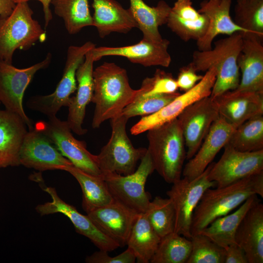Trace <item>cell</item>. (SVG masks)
Instances as JSON below:
<instances>
[{
	"label": "cell",
	"instance_id": "obj_11",
	"mask_svg": "<svg viewBox=\"0 0 263 263\" xmlns=\"http://www.w3.org/2000/svg\"><path fill=\"white\" fill-rule=\"evenodd\" d=\"M51 59V54L48 53L42 61L21 69L16 68L12 64L0 62V102L6 110L19 115L29 130L34 126L23 109L24 94L35 74L46 68Z\"/></svg>",
	"mask_w": 263,
	"mask_h": 263
},
{
	"label": "cell",
	"instance_id": "obj_2",
	"mask_svg": "<svg viewBox=\"0 0 263 263\" xmlns=\"http://www.w3.org/2000/svg\"><path fill=\"white\" fill-rule=\"evenodd\" d=\"M253 195L263 198V172L225 187L207 189L193 212L191 235L198 234L216 219L229 213Z\"/></svg>",
	"mask_w": 263,
	"mask_h": 263
},
{
	"label": "cell",
	"instance_id": "obj_38",
	"mask_svg": "<svg viewBox=\"0 0 263 263\" xmlns=\"http://www.w3.org/2000/svg\"><path fill=\"white\" fill-rule=\"evenodd\" d=\"M180 93L143 96L139 89L132 102L127 105L122 113L129 119L137 116L153 114L172 101Z\"/></svg>",
	"mask_w": 263,
	"mask_h": 263
},
{
	"label": "cell",
	"instance_id": "obj_9",
	"mask_svg": "<svg viewBox=\"0 0 263 263\" xmlns=\"http://www.w3.org/2000/svg\"><path fill=\"white\" fill-rule=\"evenodd\" d=\"M140 161L138 168L131 174L123 175L111 172L102 175L114 199L138 213H145L150 202L145 184L154 168L147 150Z\"/></svg>",
	"mask_w": 263,
	"mask_h": 263
},
{
	"label": "cell",
	"instance_id": "obj_16",
	"mask_svg": "<svg viewBox=\"0 0 263 263\" xmlns=\"http://www.w3.org/2000/svg\"><path fill=\"white\" fill-rule=\"evenodd\" d=\"M44 190L52 198V201L38 205L37 211L41 216L60 213L67 216L73 224L76 231L88 239L99 250L113 251L119 245L102 232L89 216L79 212L73 206L62 200L54 188L47 187Z\"/></svg>",
	"mask_w": 263,
	"mask_h": 263
},
{
	"label": "cell",
	"instance_id": "obj_13",
	"mask_svg": "<svg viewBox=\"0 0 263 263\" xmlns=\"http://www.w3.org/2000/svg\"><path fill=\"white\" fill-rule=\"evenodd\" d=\"M220 116L214 100L207 96L192 103L179 115L186 148V159L197 151L211 125Z\"/></svg>",
	"mask_w": 263,
	"mask_h": 263
},
{
	"label": "cell",
	"instance_id": "obj_25",
	"mask_svg": "<svg viewBox=\"0 0 263 263\" xmlns=\"http://www.w3.org/2000/svg\"><path fill=\"white\" fill-rule=\"evenodd\" d=\"M235 243L244 251L248 263H263V204L252 206L241 221Z\"/></svg>",
	"mask_w": 263,
	"mask_h": 263
},
{
	"label": "cell",
	"instance_id": "obj_39",
	"mask_svg": "<svg viewBox=\"0 0 263 263\" xmlns=\"http://www.w3.org/2000/svg\"><path fill=\"white\" fill-rule=\"evenodd\" d=\"M178 89L176 79L172 74L157 69L151 77H146L142 83L140 92L143 96L172 94Z\"/></svg>",
	"mask_w": 263,
	"mask_h": 263
},
{
	"label": "cell",
	"instance_id": "obj_21",
	"mask_svg": "<svg viewBox=\"0 0 263 263\" xmlns=\"http://www.w3.org/2000/svg\"><path fill=\"white\" fill-rule=\"evenodd\" d=\"M93 49L86 54L84 61L76 71V94L71 97L68 106L67 121L72 131L78 135H84L87 132L86 129L83 128L82 124L87 106L91 102L94 92L93 66L94 59L92 51Z\"/></svg>",
	"mask_w": 263,
	"mask_h": 263
},
{
	"label": "cell",
	"instance_id": "obj_27",
	"mask_svg": "<svg viewBox=\"0 0 263 263\" xmlns=\"http://www.w3.org/2000/svg\"><path fill=\"white\" fill-rule=\"evenodd\" d=\"M93 26L101 38L113 32L127 33L137 24L129 9L115 0H92Z\"/></svg>",
	"mask_w": 263,
	"mask_h": 263
},
{
	"label": "cell",
	"instance_id": "obj_14",
	"mask_svg": "<svg viewBox=\"0 0 263 263\" xmlns=\"http://www.w3.org/2000/svg\"><path fill=\"white\" fill-rule=\"evenodd\" d=\"M216 72L214 68H210L192 89L183 94H179L157 112L142 116L131 128V134L137 135L171 121L177 118L183 110L192 103L210 96L215 81Z\"/></svg>",
	"mask_w": 263,
	"mask_h": 263
},
{
	"label": "cell",
	"instance_id": "obj_24",
	"mask_svg": "<svg viewBox=\"0 0 263 263\" xmlns=\"http://www.w3.org/2000/svg\"><path fill=\"white\" fill-rule=\"evenodd\" d=\"M27 128L19 115L0 109V168L20 165L19 151Z\"/></svg>",
	"mask_w": 263,
	"mask_h": 263
},
{
	"label": "cell",
	"instance_id": "obj_3",
	"mask_svg": "<svg viewBox=\"0 0 263 263\" xmlns=\"http://www.w3.org/2000/svg\"><path fill=\"white\" fill-rule=\"evenodd\" d=\"M243 32H236L214 42L208 50L195 51L188 64L197 72L216 70V79L210 97L214 98L223 93L236 89L240 80L238 56L243 44Z\"/></svg>",
	"mask_w": 263,
	"mask_h": 263
},
{
	"label": "cell",
	"instance_id": "obj_22",
	"mask_svg": "<svg viewBox=\"0 0 263 263\" xmlns=\"http://www.w3.org/2000/svg\"><path fill=\"white\" fill-rule=\"evenodd\" d=\"M235 129L219 116L211 125L197 151L183 168V177L191 180L202 174L227 143Z\"/></svg>",
	"mask_w": 263,
	"mask_h": 263
},
{
	"label": "cell",
	"instance_id": "obj_8",
	"mask_svg": "<svg viewBox=\"0 0 263 263\" xmlns=\"http://www.w3.org/2000/svg\"><path fill=\"white\" fill-rule=\"evenodd\" d=\"M211 164L193 179L181 178L173 183L171 188L167 192L175 211L174 232L190 240L192 237L190 228L193 212L205 191L209 188L216 187V183L208 178Z\"/></svg>",
	"mask_w": 263,
	"mask_h": 263
},
{
	"label": "cell",
	"instance_id": "obj_29",
	"mask_svg": "<svg viewBox=\"0 0 263 263\" xmlns=\"http://www.w3.org/2000/svg\"><path fill=\"white\" fill-rule=\"evenodd\" d=\"M257 195L245 200L238 208L214 220L198 233L204 235L225 248L235 243V234L239 225L249 209L258 202Z\"/></svg>",
	"mask_w": 263,
	"mask_h": 263
},
{
	"label": "cell",
	"instance_id": "obj_35",
	"mask_svg": "<svg viewBox=\"0 0 263 263\" xmlns=\"http://www.w3.org/2000/svg\"><path fill=\"white\" fill-rule=\"evenodd\" d=\"M151 226L161 238L174 231L175 211L169 198L156 196L144 213Z\"/></svg>",
	"mask_w": 263,
	"mask_h": 263
},
{
	"label": "cell",
	"instance_id": "obj_30",
	"mask_svg": "<svg viewBox=\"0 0 263 263\" xmlns=\"http://www.w3.org/2000/svg\"><path fill=\"white\" fill-rule=\"evenodd\" d=\"M62 170L70 173L80 185L82 191V206L87 213L114 200L103 175H91L73 165L65 167Z\"/></svg>",
	"mask_w": 263,
	"mask_h": 263
},
{
	"label": "cell",
	"instance_id": "obj_31",
	"mask_svg": "<svg viewBox=\"0 0 263 263\" xmlns=\"http://www.w3.org/2000/svg\"><path fill=\"white\" fill-rule=\"evenodd\" d=\"M161 238L154 231L144 213H138L128 239V248L139 263H149L154 254Z\"/></svg>",
	"mask_w": 263,
	"mask_h": 263
},
{
	"label": "cell",
	"instance_id": "obj_20",
	"mask_svg": "<svg viewBox=\"0 0 263 263\" xmlns=\"http://www.w3.org/2000/svg\"><path fill=\"white\" fill-rule=\"evenodd\" d=\"M219 114L236 128L248 119L263 114V93L229 91L213 98Z\"/></svg>",
	"mask_w": 263,
	"mask_h": 263
},
{
	"label": "cell",
	"instance_id": "obj_18",
	"mask_svg": "<svg viewBox=\"0 0 263 263\" xmlns=\"http://www.w3.org/2000/svg\"><path fill=\"white\" fill-rule=\"evenodd\" d=\"M138 213L114 198L111 203L87 215L102 232L123 247Z\"/></svg>",
	"mask_w": 263,
	"mask_h": 263
},
{
	"label": "cell",
	"instance_id": "obj_15",
	"mask_svg": "<svg viewBox=\"0 0 263 263\" xmlns=\"http://www.w3.org/2000/svg\"><path fill=\"white\" fill-rule=\"evenodd\" d=\"M19 163L40 171L62 170L73 165L48 136L34 127L29 130L24 139L19 151Z\"/></svg>",
	"mask_w": 263,
	"mask_h": 263
},
{
	"label": "cell",
	"instance_id": "obj_23",
	"mask_svg": "<svg viewBox=\"0 0 263 263\" xmlns=\"http://www.w3.org/2000/svg\"><path fill=\"white\" fill-rule=\"evenodd\" d=\"M232 0H204L198 10L208 20L207 30L203 37L196 41L198 50L212 48L214 39L219 35H231L236 32H248L239 26L232 19L230 7Z\"/></svg>",
	"mask_w": 263,
	"mask_h": 263
},
{
	"label": "cell",
	"instance_id": "obj_26",
	"mask_svg": "<svg viewBox=\"0 0 263 263\" xmlns=\"http://www.w3.org/2000/svg\"><path fill=\"white\" fill-rule=\"evenodd\" d=\"M168 27L182 40H198L205 34L207 17L196 10L191 0H176L167 19Z\"/></svg>",
	"mask_w": 263,
	"mask_h": 263
},
{
	"label": "cell",
	"instance_id": "obj_34",
	"mask_svg": "<svg viewBox=\"0 0 263 263\" xmlns=\"http://www.w3.org/2000/svg\"><path fill=\"white\" fill-rule=\"evenodd\" d=\"M191 251L190 239L176 232L161 238L151 263H187Z\"/></svg>",
	"mask_w": 263,
	"mask_h": 263
},
{
	"label": "cell",
	"instance_id": "obj_44",
	"mask_svg": "<svg viewBox=\"0 0 263 263\" xmlns=\"http://www.w3.org/2000/svg\"><path fill=\"white\" fill-rule=\"evenodd\" d=\"M12 0H0V20L9 17L16 6Z\"/></svg>",
	"mask_w": 263,
	"mask_h": 263
},
{
	"label": "cell",
	"instance_id": "obj_41",
	"mask_svg": "<svg viewBox=\"0 0 263 263\" xmlns=\"http://www.w3.org/2000/svg\"><path fill=\"white\" fill-rule=\"evenodd\" d=\"M192 67L188 64L181 68L176 80L178 89L184 92L192 89L203 78Z\"/></svg>",
	"mask_w": 263,
	"mask_h": 263
},
{
	"label": "cell",
	"instance_id": "obj_36",
	"mask_svg": "<svg viewBox=\"0 0 263 263\" xmlns=\"http://www.w3.org/2000/svg\"><path fill=\"white\" fill-rule=\"evenodd\" d=\"M234 22L245 31L263 37V0H237Z\"/></svg>",
	"mask_w": 263,
	"mask_h": 263
},
{
	"label": "cell",
	"instance_id": "obj_28",
	"mask_svg": "<svg viewBox=\"0 0 263 263\" xmlns=\"http://www.w3.org/2000/svg\"><path fill=\"white\" fill-rule=\"evenodd\" d=\"M130 3L129 9L143 34V38L152 41L162 40L159 27L166 24L171 7L163 0L153 7L143 0H130Z\"/></svg>",
	"mask_w": 263,
	"mask_h": 263
},
{
	"label": "cell",
	"instance_id": "obj_5",
	"mask_svg": "<svg viewBox=\"0 0 263 263\" xmlns=\"http://www.w3.org/2000/svg\"><path fill=\"white\" fill-rule=\"evenodd\" d=\"M33 15L28 2H21L9 17L0 20V62L12 64L16 50H28L38 41H45L46 32Z\"/></svg>",
	"mask_w": 263,
	"mask_h": 263
},
{
	"label": "cell",
	"instance_id": "obj_4",
	"mask_svg": "<svg viewBox=\"0 0 263 263\" xmlns=\"http://www.w3.org/2000/svg\"><path fill=\"white\" fill-rule=\"evenodd\" d=\"M147 151L154 170L169 184L181 177L186 148L177 118L148 130Z\"/></svg>",
	"mask_w": 263,
	"mask_h": 263
},
{
	"label": "cell",
	"instance_id": "obj_40",
	"mask_svg": "<svg viewBox=\"0 0 263 263\" xmlns=\"http://www.w3.org/2000/svg\"><path fill=\"white\" fill-rule=\"evenodd\" d=\"M108 251L100 250L86 258L88 263H134L136 258L132 251L127 248L122 253L117 256L111 257Z\"/></svg>",
	"mask_w": 263,
	"mask_h": 263
},
{
	"label": "cell",
	"instance_id": "obj_45",
	"mask_svg": "<svg viewBox=\"0 0 263 263\" xmlns=\"http://www.w3.org/2000/svg\"><path fill=\"white\" fill-rule=\"evenodd\" d=\"M0 104H1V103H0Z\"/></svg>",
	"mask_w": 263,
	"mask_h": 263
},
{
	"label": "cell",
	"instance_id": "obj_7",
	"mask_svg": "<svg viewBox=\"0 0 263 263\" xmlns=\"http://www.w3.org/2000/svg\"><path fill=\"white\" fill-rule=\"evenodd\" d=\"M95 47L90 41L81 46H70L62 76L54 92L48 95L31 97L27 102L28 107L51 117L56 116L62 107H68L71 95L77 88L76 71L86 54Z\"/></svg>",
	"mask_w": 263,
	"mask_h": 263
},
{
	"label": "cell",
	"instance_id": "obj_17",
	"mask_svg": "<svg viewBox=\"0 0 263 263\" xmlns=\"http://www.w3.org/2000/svg\"><path fill=\"white\" fill-rule=\"evenodd\" d=\"M169 41L163 38L159 41L142 39L137 43L122 47H95L93 49L94 61L107 56H120L131 62L145 67L160 66L168 67L171 58L168 52Z\"/></svg>",
	"mask_w": 263,
	"mask_h": 263
},
{
	"label": "cell",
	"instance_id": "obj_10",
	"mask_svg": "<svg viewBox=\"0 0 263 263\" xmlns=\"http://www.w3.org/2000/svg\"><path fill=\"white\" fill-rule=\"evenodd\" d=\"M34 127L48 136L74 166L91 175H102L96 155L87 150L85 142L75 138L67 121L55 116L48 117L47 121L38 122Z\"/></svg>",
	"mask_w": 263,
	"mask_h": 263
},
{
	"label": "cell",
	"instance_id": "obj_33",
	"mask_svg": "<svg viewBox=\"0 0 263 263\" xmlns=\"http://www.w3.org/2000/svg\"><path fill=\"white\" fill-rule=\"evenodd\" d=\"M226 144L243 152L263 150V114L255 116L235 128Z\"/></svg>",
	"mask_w": 263,
	"mask_h": 263
},
{
	"label": "cell",
	"instance_id": "obj_19",
	"mask_svg": "<svg viewBox=\"0 0 263 263\" xmlns=\"http://www.w3.org/2000/svg\"><path fill=\"white\" fill-rule=\"evenodd\" d=\"M242 34V47L237 60L241 78L235 90L263 93V38L251 32Z\"/></svg>",
	"mask_w": 263,
	"mask_h": 263
},
{
	"label": "cell",
	"instance_id": "obj_43",
	"mask_svg": "<svg viewBox=\"0 0 263 263\" xmlns=\"http://www.w3.org/2000/svg\"><path fill=\"white\" fill-rule=\"evenodd\" d=\"M15 3L21 2H28L32 0H12ZM41 3L44 13L45 27H47L53 19V15L50 7L52 0H36Z\"/></svg>",
	"mask_w": 263,
	"mask_h": 263
},
{
	"label": "cell",
	"instance_id": "obj_37",
	"mask_svg": "<svg viewBox=\"0 0 263 263\" xmlns=\"http://www.w3.org/2000/svg\"><path fill=\"white\" fill-rule=\"evenodd\" d=\"M191 251L187 263H224L225 250L206 236H192Z\"/></svg>",
	"mask_w": 263,
	"mask_h": 263
},
{
	"label": "cell",
	"instance_id": "obj_32",
	"mask_svg": "<svg viewBox=\"0 0 263 263\" xmlns=\"http://www.w3.org/2000/svg\"><path fill=\"white\" fill-rule=\"evenodd\" d=\"M56 15L62 18L69 34L78 33L85 27L93 26L89 0H52Z\"/></svg>",
	"mask_w": 263,
	"mask_h": 263
},
{
	"label": "cell",
	"instance_id": "obj_12",
	"mask_svg": "<svg viewBox=\"0 0 263 263\" xmlns=\"http://www.w3.org/2000/svg\"><path fill=\"white\" fill-rule=\"evenodd\" d=\"M216 163H212L208 172L210 181L217 188L227 186L244 178L263 172V150L251 152L237 150L226 144Z\"/></svg>",
	"mask_w": 263,
	"mask_h": 263
},
{
	"label": "cell",
	"instance_id": "obj_1",
	"mask_svg": "<svg viewBox=\"0 0 263 263\" xmlns=\"http://www.w3.org/2000/svg\"><path fill=\"white\" fill-rule=\"evenodd\" d=\"M93 81L91 102L95 108L92 126L97 129L120 114L133 101L138 90L131 87L126 70L113 62H104L94 70Z\"/></svg>",
	"mask_w": 263,
	"mask_h": 263
},
{
	"label": "cell",
	"instance_id": "obj_6",
	"mask_svg": "<svg viewBox=\"0 0 263 263\" xmlns=\"http://www.w3.org/2000/svg\"><path fill=\"white\" fill-rule=\"evenodd\" d=\"M128 120L122 113L110 119L111 137L99 153L96 155L97 164L102 174H131L136 170L138 162L147 152V149L135 148L132 144L126 130Z\"/></svg>",
	"mask_w": 263,
	"mask_h": 263
},
{
	"label": "cell",
	"instance_id": "obj_42",
	"mask_svg": "<svg viewBox=\"0 0 263 263\" xmlns=\"http://www.w3.org/2000/svg\"><path fill=\"white\" fill-rule=\"evenodd\" d=\"M224 263H248L244 250L236 243L224 248Z\"/></svg>",
	"mask_w": 263,
	"mask_h": 263
}]
</instances>
